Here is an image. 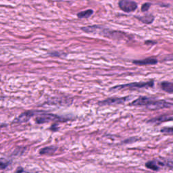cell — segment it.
Returning <instances> with one entry per match:
<instances>
[{"mask_svg": "<svg viewBox=\"0 0 173 173\" xmlns=\"http://www.w3.org/2000/svg\"><path fill=\"white\" fill-rule=\"evenodd\" d=\"M57 150V147L55 146H49L43 148L42 149L40 150V154L43 155V154H53Z\"/></svg>", "mask_w": 173, "mask_h": 173, "instance_id": "30bf717a", "label": "cell"}, {"mask_svg": "<svg viewBox=\"0 0 173 173\" xmlns=\"http://www.w3.org/2000/svg\"><path fill=\"white\" fill-rule=\"evenodd\" d=\"M133 63L137 65H140V66H144V65H153L158 63V60L154 58H146L141 60H135L133 61Z\"/></svg>", "mask_w": 173, "mask_h": 173, "instance_id": "ba28073f", "label": "cell"}, {"mask_svg": "<svg viewBox=\"0 0 173 173\" xmlns=\"http://www.w3.org/2000/svg\"><path fill=\"white\" fill-rule=\"evenodd\" d=\"M63 120V119H60L59 116H56V115L44 113L43 112H42L41 115L36 119V121L37 123L41 124V123H44V122H49L50 121V120Z\"/></svg>", "mask_w": 173, "mask_h": 173, "instance_id": "277c9868", "label": "cell"}, {"mask_svg": "<svg viewBox=\"0 0 173 173\" xmlns=\"http://www.w3.org/2000/svg\"><path fill=\"white\" fill-rule=\"evenodd\" d=\"M172 120L173 117L172 116H162L158 118H155L154 119H152L150 121H151V122H153V123H160V122L166 121V120Z\"/></svg>", "mask_w": 173, "mask_h": 173, "instance_id": "8fae6325", "label": "cell"}, {"mask_svg": "<svg viewBox=\"0 0 173 173\" xmlns=\"http://www.w3.org/2000/svg\"><path fill=\"white\" fill-rule=\"evenodd\" d=\"M93 13V11L92 10H88L79 12V13L77 14V16L79 17V18H89V16H91Z\"/></svg>", "mask_w": 173, "mask_h": 173, "instance_id": "7c38bea8", "label": "cell"}, {"mask_svg": "<svg viewBox=\"0 0 173 173\" xmlns=\"http://www.w3.org/2000/svg\"><path fill=\"white\" fill-rule=\"evenodd\" d=\"M167 59L169 60H173V55H170V56H168Z\"/></svg>", "mask_w": 173, "mask_h": 173, "instance_id": "d6986e66", "label": "cell"}, {"mask_svg": "<svg viewBox=\"0 0 173 173\" xmlns=\"http://www.w3.org/2000/svg\"><path fill=\"white\" fill-rule=\"evenodd\" d=\"M38 112H34V111H27L23 112L20 116L17 118V119L14 120V122H26L28 120L32 117L34 115L37 114Z\"/></svg>", "mask_w": 173, "mask_h": 173, "instance_id": "8992f818", "label": "cell"}, {"mask_svg": "<svg viewBox=\"0 0 173 173\" xmlns=\"http://www.w3.org/2000/svg\"><path fill=\"white\" fill-rule=\"evenodd\" d=\"M172 105L173 104H172V103L166 102L165 100H155L152 99L149 104L146 106V107L150 110H157L166 108V107H169L172 106Z\"/></svg>", "mask_w": 173, "mask_h": 173, "instance_id": "7a4b0ae2", "label": "cell"}, {"mask_svg": "<svg viewBox=\"0 0 173 173\" xmlns=\"http://www.w3.org/2000/svg\"><path fill=\"white\" fill-rule=\"evenodd\" d=\"M150 6H151V4H150L149 3H145V4H144L142 6V7H141V10L143 12L147 11L149 10Z\"/></svg>", "mask_w": 173, "mask_h": 173, "instance_id": "e0dca14e", "label": "cell"}, {"mask_svg": "<svg viewBox=\"0 0 173 173\" xmlns=\"http://www.w3.org/2000/svg\"><path fill=\"white\" fill-rule=\"evenodd\" d=\"M23 172V169H22V168H18V169H17V171H16V173H21Z\"/></svg>", "mask_w": 173, "mask_h": 173, "instance_id": "ac0fdd59", "label": "cell"}, {"mask_svg": "<svg viewBox=\"0 0 173 173\" xmlns=\"http://www.w3.org/2000/svg\"><path fill=\"white\" fill-rule=\"evenodd\" d=\"M9 165V161L6 159H0V170H3L6 169Z\"/></svg>", "mask_w": 173, "mask_h": 173, "instance_id": "9a60e30c", "label": "cell"}, {"mask_svg": "<svg viewBox=\"0 0 173 173\" xmlns=\"http://www.w3.org/2000/svg\"><path fill=\"white\" fill-rule=\"evenodd\" d=\"M2 127V125L1 124H0V128H1Z\"/></svg>", "mask_w": 173, "mask_h": 173, "instance_id": "ffe728a7", "label": "cell"}, {"mask_svg": "<svg viewBox=\"0 0 173 173\" xmlns=\"http://www.w3.org/2000/svg\"><path fill=\"white\" fill-rule=\"evenodd\" d=\"M160 131L164 133L173 135V127H164L160 130Z\"/></svg>", "mask_w": 173, "mask_h": 173, "instance_id": "2e32d148", "label": "cell"}, {"mask_svg": "<svg viewBox=\"0 0 173 173\" xmlns=\"http://www.w3.org/2000/svg\"><path fill=\"white\" fill-rule=\"evenodd\" d=\"M139 19L144 23L146 24H150L152 23L154 21V16H152V15H146V16H144L141 18H139Z\"/></svg>", "mask_w": 173, "mask_h": 173, "instance_id": "4fadbf2b", "label": "cell"}, {"mask_svg": "<svg viewBox=\"0 0 173 173\" xmlns=\"http://www.w3.org/2000/svg\"><path fill=\"white\" fill-rule=\"evenodd\" d=\"M160 86H161V88L163 91L169 93H173V82H162Z\"/></svg>", "mask_w": 173, "mask_h": 173, "instance_id": "9c48e42d", "label": "cell"}, {"mask_svg": "<svg viewBox=\"0 0 173 173\" xmlns=\"http://www.w3.org/2000/svg\"><path fill=\"white\" fill-rule=\"evenodd\" d=\"M119 4L120 9L126 12H133L137 7V4L131 0H120Z\"/></svg>", "mask_w": 173, "mask_h": 173, "instance_id": "3957f363", "label": "cell"}, {"mask_svg": "<svg viewBox=\"0 0 173 173\" xmlns=\"http://www.w3.org/2000/svg\"><path fill=\"white\" fill-rule=\"evenodd\" d=\"M145 166H146L147 169L154 170V171H157V170H159V167L157 165L156 163L153 161H149L148 162H147Z\"/></svg>", "mask_w": 173, "mask_h": 173, "instance_id": "5bb4252c", "label": "cell"}, {"mask_svg": "<svg viewBox=\"0 0 173 173\" xmlns=\"http://www.w3.org/2000/svg\"><path fill=\"white\" fill-rule=\"evenodd\" d=\"M129 98V97H111L104 100L101 102L99 103V105L102 106H108V105H116V104H123Z\"/></svg>", "mask_w": 173, "mask_h": 173, "instance_id": "5b68a950", "label": "cell"}, {"mask_svg": "<svg viewBox=\"0 0 173 173\" xmlns=\"http://www.w3.org/2000/svg\"><path fill=\"white\" fill-rule=\"evenodd\" d=\"M152 98H149L147 97H139V98H137V99L134 100L133 102L131 103V105L133 106H147L148 105L151 100Z\"/></svg>", "mask_w": 173, "mask_h": 173, "instance_id": "52a82bcc", "label": "cell"}, {"mask_svg": "<svg viewBox=\"0 0 173 173\" xmlns=\"http://www.w3.org/2000/svg\"><path fill=\"white\" fill-rule=\"evenodd\" d=\"M154 85V81H149L147 82H132V83H128L126 85H118L113 87L112 89H142V88H149L152 87Z\"/></svg>", "mask_w": 173, "mask_h": 173, "instance_id": "6da1fadb", "label": "cell"}]
</instances>
